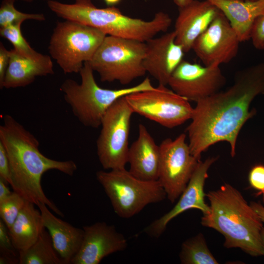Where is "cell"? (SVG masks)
<instances>
[{
  "label": "cell",
  "instance_id": "5",
  "mask_svg": "<svg viewBox=\"0 0 264 264\" xmlns=\"http://www.w3.org/2000/svg\"><path fill=\"white\" fill-rule=\"evenodd\" d=\"M94 71L88 62H85L79 73L80 84L67 79L60 90L72 113L84 126L96 129L101 126L108 109L119 98L131 93L155 88L149 78L135 86L118 89H108L99 86Z\"/></svg>",
  "mask_w": 264,
  "mask_h": 264
},
{
  "label": "cell",
  "instance_id": "30",
  "mask_svg": "<svg viewBox=\"0 0 264 264\" xmlns=\"http://www.w3.org/2000/svg\"><path fill=\"white\" fill-rule=\"evenodd\" d=\"M248 181L250 186L258 192L257 195L263 194L264 198V165L257 164L251 169Z\"/></svg>",
  "mask_w": 264,
  "mask_h": 264
},
{
  "label": "cell",
  "instance_id": "26",
  "mask_svg": "<svg viewBox=\"0 0 264 264\" xmlns=\"http://www.w3.org/2000/svg\"><path fill=\"white\" fill-rule=\"evenodd\" d=\"M22 24L17 23L0 28V36L8 40L14 48L22 55L33 59L41 57L43 54L32 48L23 36L21 29Z\"/></svg>",
  "mask_w": 264,
  "mask_h": 264
},
{
  "label": "cell",
  "instance_id": "3",
  "mask_svg": "<svg viewBox=\"0 0 264 264\" xmlns=\"http://www.w3.org/2000/svg\"><path fill=\"white\" fill-rule=\"evenodd\" d=\"M206 196L210 210L203 214L202 225L221 234L226 248H239L252 256L264 255L261 238L263 222L241 193L225 183Z\"/></svg>",
  "mask_w": 264,
  "mask_h": 264
},
{
  "label": "cell",
  "instance_id": "6",
  "mask_svg": "<svg viewBox=\"0 0 264 264\" xmlns=\"http://www.w3.org/2000/svg\"><path fill=\"white\" fill-rule=\"evenodd\" d=\"M96 176L109 198L114 212L122 218H130L147 205L167 198L158 180L140 179L125 168L108 172L100 170L96 172Z\"/></svg>",
  "mask_w": 264,
  "mask_h": 264
},
{
  "label": "cell",
  "instance_id": "35",
  "mask_svg": "<svg viewBox=\"0 0 264 264\" xmlns=\"http://www.w3.org/2000/svg\"><path fill=\"white\" fill-rule=\"evenodd\" d=\"M193 0H173L174 2L178 7H182L189 4Z\"/></svg>",
  "mask_w": 264,
  "mask_h": 264
},
{
  "label": "cell",
  "instance_id": "9",
  "mask_svg": "<svg viewBox=\"0 0 264 264\" xmlns=\"http://www.w3.org/2000/svg\"><path fill=\"white\" fill-rule=\"evenodd\" d=\"M133 111L125 96L118 99L104 115L96 140L97 154L105 170L125 169L128 163L129 138Z\"/></svg>",
  "mask_w": 264,
  "mask_h": 264
},
{
  "label": "cell",
  "instance_id": "36",
  "mask_svg": "<svg viewBox=\"0 0 264 264\" xmlns=\"http://www.w3.org/2000/svg\"><path fill=\"white\" fill-rule=\"evenodd\" d=\"M106 4L109 6H113L118 3L121 0H104Z\"/></svg>",
  "mask_w": 264,
  "mask_h": 264
},
{
  "label": "cell",
  "instance_id": "4",
  "mask_svg": "<svg viewBox=\"0 0 264 264\" xmlns=\"http://www.w3.org/2000/svg\"><path fill=\"white\" fill-rule=\"evenodd\" d=\"M48 8L58 17L97 28L107 35L147 42L159 33L166 32L172 20L162 11L150 21L132 18L114 6L97 7L91 0H75L72 4L48 0Z\"/></svg>",
  "mask_w": 264,
  "mask_h": 264
},
{
  "label": "cell",
  "instance_id": "37",
  "mask_svg": "<svg viewBox=\"0 0 264 264\" xmlns=\"http://www.w3.org/2000/svg\"><path fill=\"white\" fill-rule=\"evenodd\" d=\"M261 238L262 244L264 247V226L263 227L261 232Z\"/></svg>",
  "mask_w": 264,
  "mask_h": 264
},
{
  "label": "cell",
  "instance_id": "39",
  "mask_svg": "<svg viewBox=\"0 0 264 264\" xmlns=\"http://www.w3.org/2000/svg\"></svg>",
  "mask_w": 264,
  "mask_h": 264
},
{
  "label": "cell",
  "instance_id": "16",
  "mask_svg": "<svg viewBox=\"0 0 264 264\" xmlns=\"http://www.w3.org/2000/svg\"><path fill=\"white\" fill-rule=\"evenodd\" d=\"M143 61L146 72L156 79L159 85L167 86L173 72L183 60L185 53L176 42L173 30L148 41Z\"/></svg>",
  "mask_w": 264,
  "mask_h": 264
},
{
  "label": "cell",
  "instance_id": "8",
  "mask_svg": "<svg viewBox=\"0 0 264 264\" xmlns=\"http://www.w3.org/2000/svg\"><path fill=\"white\" fill-rule=\"evenodd\" d=\"M106 36L97 28L75 21L58 22L50 38L49 52L65 74L79 73Z\"/></svg>",
  "mask_w": 264,
  "mask_h": 264
},
{
  "label": "cell",
  "instance_id": "7",
  "mask_svg": "<svg viewBox=\"0 0 264 264\" xmlns=\"http://www.w3.org/2000/svg\"><path fill=\"white\" fill-rule=\"evenodd\" d=\"M146 42L107 35L88 62L102 82L116 81L126 85L146 74Z\"/></svg>",
  "mask_w": 264,
  "mask_h": 264
},
{
  "label": "cell",
  "instance_id": "17",
  "mask_svg": "<svg viewBox=\"0 0 264 264\" xmlns=\"http://www.w3.org/2000/svg\"><path fill=\"white\" fill-rule=\"evenodd\" d=\"M220 10L208 0H193L178 8L174 31L176 42L184 52L192 49L196 40L207 29Z\"/></svg>",
  "mask_w": 264,
  "mask_h": 264
},
{
  "label": "cell",
  "instance_id": "19",
  "mask_svg": "<svg viewBox=\"0 0 264 264\" xmlns=\"http://www.w3.org/2000/svg\"><path fill=\"white\" fill-rule=\"evenodd\" d=\"M54 72L49 56L43 54L39 58H30L13 48L10 50L8 66L0 88L24 87L32 83L37 77L52 75Z\"/></svg>",
  "mask_w": 264,
  "mask_h": 264
},
{
  "label": "cell",
  "instance_id": "29",
  "mask_svg": "<svg viewBox=\"0 0 264 264\" xmlns=\"http://www.w3.org/2000/svg\"><path fill=\"white\" fill-rule=\"evenodd\" d=\"M250 39L255 48L258 50H264V13L257 17L255 21Z\"/></svg>",
  "mask_w": 264,
  "mask_h": 264
},
{
  "label": "cell",
  "instance_id": "13",
  "mask_svg": "<svg viewBox=\"0 0 264 264\" xmlns=\"http://www.w3.org/2000/svg\"><path fill=\"white\" fill-rule=\"evenodd\" d=\"M226 79L220 67H211L183 60L171 76L168 85L189 101H198L219 91Z\"/></svg>",
  "mask_w": 264,
  "mask_h": 264
},
{
  "label": "cell",
  "instance_id": "1",
  "mask_svg": "<svg viewBox=\"0 0 264 264\" xmlns=\"http://www.w3.org/2000/svg\"><path fill=\"white\" fill-rule=\"evenodd\" d=\"M264 94V62L246 67L236 75L233 84L196 103L186 131L192 154L200 159L202 153L225 141L234 157L239 133L255 114L250 110L253 99Z\"/></svg>",
  "mask_w": 264,
  "mask_h": 264
},
{
  "label": "cell",
  "instance_id": "31",
  "mask_svg": "<svg viewBox=\"0 0 264 264\" xmlns=\"http://www.w3.org/2000/svg\"><path fill=\"white\" fill-rule=\"evenodd\" d=\"M0 178L11 184L10 164L6 150L0 142Z\"/></svg>",
  "mask_w": 264,
  "mask_h": 264
},
{
  "label": "cell",
  "instance_id": "38",
  "mask_svg": "<svg viewBox=\"0 0 264 264\" xmlns=\"http://www.w3.org/2000/svg\"><path fill=\"white\" fill-rule=\"evenodd\" d=\"M22 0V1H25V2H31L34 0Z\"/></svg>",
  "mask_w": 264,
  "mask_h": 264
},
{
  "label": "cell",
  "instance_id": "24",
  "mask_svg": "<svg viewBox=\"0 0 264 264\" xmlns=\"http://www.w3.org/2000/svg\"><path fill=\"white\" fill-rule=\"evenodd\" d=\"M179 256L182 264H219L210 251L201 233L184 241Z\"/></svg>",
  "mask_w": 264,
  "mask_h": 264
},
{
  "label": "cell",
  "instance_id": "2",
  "mask_svg": "<svg viewBox=\"0 0 264 264\" xmlns=\"http://www.w3.org/2000/svg\"><path fill=\"white\" fill-rule=\"evenodd\" d=\"M0 142L8 155L11 186L26 200L37 206L46 204L57 214H63L45 196L41 179L46 172L55 170L72 176L77 169L71 160L60 161L49 158L39 150V142L31 132L9 114L3 117L0 126Z\"/></svg>",
  "mask_w": 264,
  "mask_h": 264
},
{
  "label": "cell",
  "instance_id": "10",
  "mask_svg": "<svg viewBox=\"0 0 264 264\" xmlns=\"http://www.w3.org/2000/svg\"><path fill=\"white\" fill-rule=\"evenodd\" d=\"M125 98L133 113L169 129L190 120L194 110L189 101L162 85L131 93Z\"/></svg>",
  "mask_w": 264,
  "mask_h": 264
},
{
  "label": "cell",
  "instance_id": "20",
  "mask_svg": "<svg viewBox=\"0 0 264 264\" xmlns=\"http://www.w3.org/2000/svg\"><path fill=\"white\" fill-rule=\"evenodd\" d=\"M37 206L41 213L43 225L49 233L56 252L65 264H70L80 248L84 235L83 228L75 227L56 217L44 203Z\"/></svg>",
  "mask_w": 264,
  "mask_h": 264
},
{
  "label": "cell",
  "instance_id": "34",
  "mask_svg": "<svg viewBox=\"0 0 264 264\" xmlns=\"http://www.w3.org/2000/svg\"><path fill=\"white\" fill-rule=\"evenodd\" d=\"M250 205L258 214L263 222H264V206L259 202L252 201Z\"/></svg>",
  "mask_w": 264,
  "mask_h": 264
},
{
  "label": "cell",
  "instance_id": "18",
  "mask_svg": "<svg viewBox=\"0 0 264 264\" xmlns=\"http://www.w3.org/2000/svg\"><path fill=\"white\" fill-rule=\"evenodd\" d=\"M159 159V145L156 144L146 127L139 124L137 138L129 149V171L142 180H157Z\"/></svg>",
  "mask_w": 264,
  "mask_h": 264
},
{
  "label": "cell",
  "instance_id": "14",
  "mask_svg": "<svg viewBox=\"0 0 264 264\" xmlns=\"http://www.w3.org/2000/svg\"><path fill=\"white\" fill-rule=\"evenodd\" d=\"M217 159L218 157H209L203 161L198 162L176 204L168 212L146 227L144 230L145 233L153 237H159L172 220L189 209H198L203 214L209 212L210 206L205 202L206 194L204 192V186L208 176V171Z\"/></svg>",
  "mask_w": 264,
  "mask_h": 264
},
{
  "label": "cell",
  "instance_id": "28",
  "mask_svg": "<svg viewBox=\"0 0 264 264\" xmlns=\"http://www.w3.org/2000/svg\"><path fill=\"white\" fill-rule=\"evenodd\" d=\"M9 230L1 219L0 220V264H19V254L16 253Z\"/></svg>",
  "mask_w": 264,
  "mask_h": 264
},
{
  "label": "cell",
  "instance_id": "12",
  "mask_svg": "<svg viewBox=\"0 0 264 264\" xmlns=\"http://www.w3.org/2000/svg\"><path fill=\"white\" fill-rule=\"evenodd\" d=\"M240 43L228 20L220 11L196 40L192 49L204 66L216 67L230 62L236 56Z\"/></svg>",
  "mask_w": 264,
  "mask_h": 264
},
{
  "label": "cell",
  "instance_id": "11",
  "mask_svg": "<svg viewBox=\"0 0 264 264\" xmlns=\"http://www.w3.org/2000/svg\"><path fill=\"white\" fill-rule=\"evenodd\" d=\"M186 138V135L182 133L174 139H164L159 145L157 180L171 203L185 190L200 160L192 154Z\"/></svg>",
  "mask_w": 264,
  "mask_h": 264
},
{
  "label": "cell",
  "instance_id": "33",
  "mask_svg": "<svg viewBox=\"0 0 264 264\" xmlns=\"http://www.w3.org/2000/svg\"><path fill=\"white\" fill-rule=\"evenodd\" d=\"M7 185V183L0 178V203L9 197L12 193L9 190Z\"/></svg>",
  "mask_w": 264,
  "mask_h": 264
},
{
  "label": "cell",
  "instance_id": "32",
  "mask_svg": "<svg viewBox=\"0 0 264 264\" xmlns=\"http://www.w3.org/2000/svg\"><path fill=\"white\" fill-rule=\"evenodd\" d=\"M10 58V50H7L3 44L0 43V85L2 84Z\"/></svg>",
  "mask_w": 264,
  "mask_h": 264
},
{
  "label": "cell",
  "instance_id": "21",
  "mask_svg": "<svg viewBox=\"0 0 264 264\" xmlns=\"http://www.w3.org/2000/svg\"><path fill=\"white\" fill-rule=\"evenodd\" d=\"M226 17L240 42L250 39L256 19L264 13V0H208Z\"/></svg>",
  "mask_w": 264,
  "mask_h": 264
},
{
  "label": "cell",
  "instance_id": "23",
  "mask_svg": "<svg viewBox=\"0 0 264 264\" xmlns=\"http://www.w3.org/2000/svg\"><path fill=\"white\" fill-rule=\"evenodd\" d=\"M19 254V264H65L56 252L50 235L45 228L38 240Z\"/></svg>",
  "mask_w": 264,
  "mask_h": 264
},
{
  "label": "cell",
  "instance_id": "25",
  "mask_svg": "<svg viewBox=\"0 0 264 264\" xmlns=\"http://www.w3.org/2000/svg\"><path fill=\"white\" fill-rule=\"evenodd\" d=\"M15 0H3L0 6V26L22 23L27 20L44 21L45 17L42 13H26L17 10L14 6Z\"/></svg>",
  "mask_w": 264,
  "mask_h": 264
},
{
  "label": "cell",
  "instance_id": "22",
  "mask_svg": "<svg viewBox=\"0 0 264 264\" xmlns=\"http://www.w3.org/2000/svg\"><path fill=\"white\" fill-rule=\"evenodd\" d=\"M34 205L27 200L9 229L13 246L18 253L31 246L44 228L41 211Z\"/></svg>",
  "mask_w": 264,
  "mask_h": 264
},
{
  "label": "cell",
  "instance_id": "15",
  "mask_svg": "<svg viewBox=\"0 0 264 264\" xmlns=\"http://www.w3.org/2000/svg\"><path fill=\"white\" fill-rule=\"evenodd\" d=\"M82 228V242L70 264H98L105 257L127 247L126 238L113 225L97 222Z\"/></svg>",
  "mask_w": 264,
  "mask_h": 264
},
{
  "label": "cell",
  "instance_id": "27",
  "mask_svg": "<svg viewBox=\"0 0 264 264\" xmlns=\"http://www.w3.org/2000/svg\"><path fill=\"white\" fill-rule=\"evenodd\" d=\"M26 201L22 196L13 191L9 197L0 203V219L8 230L13 224Z\"/></svg>",
  "mask_w": 264,
  "mask_h": 264
}]
</instances>
